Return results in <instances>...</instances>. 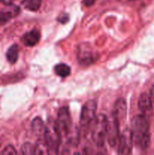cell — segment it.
<instances>
[{"mask_svg":"<svg viewBox=\"0 0 154 155\" xmlns=\"http://www.w3.org/2000/svg\"><path fill=\"white\" fill-rule=\"evenodd\" d=\"M131 134L133 142L141 150H146L150 142L149 126L143 114L137 115L131 122Z\"/></svg>","mask_w":154,"mask_h":155,"instance_id":"obj_1","label":"cell"},{"mask_svg":"<svg viewBox=\"0 0 154 155\" xmlns=\"http://www.w3.org/2000/svg\"><path fill=\"white\" fill-rule=\"evenodd\" d=\"M109 119L104 114H98L95 117L91 130V139L97 147L101 148L104 146L107 139L108 130Z\"/></svg>","mask_w":154,"mask_h":155,"instance_id":"obj_2","label":"cell"},{"mask_svg":"<svg viewBox=\"0 0 154 155\" xmlns=\"http://www.w3.org/2000/svg\"><path fill=\"white\" fill-rule=\"evenodd\" d=\"M44 140L46 142L50 154H57L62 140V136L56 120H49L45 125Z\"/></svg>","mask_w":154,"mask_h":155,"instance_id":"obj_3","label":"cell"},{"mask_svg":"<svg viewBox=\"0 0 154 155\" xmlns=\"http://www.w3.org/2000/svg\"><path fill=\"white\" fill-rule=\"evenodd\" d=\"M96 110L97 102L95 100H89L82 106L80 115V127L83 133H87L91 129L96 117Z\"/></svg>","mask_w":154,"mask_h":155,"instance_id":"obj_4","label":"cell"},{"mask_svg":"<svg viewBox=\"0 0 154 155\" xmlns=\"http://www.w3.org/2000/svg\"><path fill=\"white\" fill-rule=\"evenodd\" d=\"M56 122L61 134L62 139L64 136L68 137L72 133V120L67 107H63L59 110Z\"/></svg>","mask_w":154,"mask_h":155,"instance_id":"obj_5","label":"cell"},{"mask_svg":"<svg viewBox=\"0 0 154 155\" xmlns=\"http://www.w3.org/2000/svg\"><path fill=\"white\" fill-rule=\"evenodd\" d=\"M98 56L88 43L83 42L77 48V59L83 65H90L95 63Z\"/></svg>","mask_w":154,"mask_h":155,"instance_id":"obj_6","label":"cell"},{"mask_svg":"<svg viewBox=\"0 0 154 155\" xmlns=\"http://www.w3.org/2000/svg\"><path fill=\"white\" fill-rule=\"evenodd\" d=\"M133 143L131 130L126 129L120 133L118 142V153L120 154H130L132 151Z\"/></svg>","mask_w":154,"mask_h":155,"instance_id":"obj_7","label":"cell"},{"mask_svg":"<svg viewBox=\"0 0 154 155\" xmlns=\"http://www.w3.org/2000/svg\"><path fill=\"white\" fill-rule=\"evenodd\" d=\"M119 124L113 117L111 120H109L108 130H107V139L110 146L115 147L118 145L120 133H119Z\"/></svg>","mask_w":154,"mask_h":155,"instance_id":"obj_8","label":"cell"},{"mask_svg":"<svg viewBox=\"0 0 154 155\" xmlns=\"http://www.w3.org/2000/svg\"><path fill=\"white\" fill-rule=\"evenodd\" d=\"M113 117L120 124L126 117V102L123 98H119L114 104Z\"/></svg>","mask_w":154,"mask_h":155,"instance_id":"obj_9","label":"cell"},{"mask_svg":"<svg viewBox=\"0 0 154 155\" xmlns=\"http://www.w3.org/2000/svg\"><path fill=\"white\" fill-rule=\"evenodd\" d=\"M7 6L8 7L6 8L0 12V24H5L19 14L20 8L18 6L13 5Z\"/></svg>","mask_w":154,"mask_h":155,"instance_id":"obj_10","label":"cell"},{"mask_svg":"<svg viewBox=\"0 0 154 155\" xmlns=\"http://www.w3.org/2000/svg\"><path fill=\"white\" fill-rule=\"evenodd\" d=\"M138 107L143 114H149L153 109L150 97L148 94L143 93L140 95L138 99Z\"/></svg>","mask_w":154,"mask_h":155,"instance_id":"obj_11","label":"cell"},{"mask_svg":"<svg viewBox=\"0 0 154 155\" xmlns=\"http://www.w3.org/2000/svg\"><path fill=\"white\" fill-rule=\"evenodd\" d=\"M40 36V33H39V32L38 30H33L26 33L23 36L22 42L27 46H34V45H36L39 42Z\"/></svg>","mask_w":154,"mask_h":155,"instance_id":"obj_12","label":"cell"},{"mask_svg":"<svg viewBox=\"0 0 154 155\" xmlns=\"http://www.w3.org/2000/svg\"><path fill=\"white\" fill-rule=\"evenodd\" d=\"M32 130L33 133L39 139H44L45 131V125L40 117H36L32 122Z\"/></svg>","mask_w":154,"mask_h":155,"instance_id":"obj_13","label":"cell"},{"mask_svg":"<svg viewBox=\"0 0 154 155\" xmlns=\"http://www.w3.org/2000/svg\"><path fill=\"white\" fill-rule=\"evenodd\" d=\"M18 55H19V47L18 45L14 44L8 49L7 53H6V58L9 63L13 64L16 63V61H18Z\"/></svg>","mask_w":154,"mask_h":155,"instance_id":"obj_14","label":"cell"},{"mask_svg":"<svg viewBox=\"0 0 154 155\" xmlns=\"http://www.w3.org/2000/svg\"><path fill=\"white\" fill-rule=\"evenodd\" d=\"M54 72L60 77H66L70 74V68L66 64H58L54 67Z\"/></svg>","mask_w":154,"mask_h":155,"instance_id":"obj_15","label":"cell"},{"mask_svg":"<svg viewBox=\"0 0 154 155\" xmlns=\"http://www.w3.org/2000/svg\"><path fill=\"white\" fill-rule=\"evenodd\" d=\"M22 5L26 9L31 12H36L40 8L42 0H23Z\"/></svg>","mask_w":154,"mask_h":155,"instance_id":"obj_16","label":"cell"},{"mask_svg":"<svg viewBox=\"0 0 154 155\" xmlns=\"http://www.w3.org/2000/svg\"><path fill=\"white\" fill-rule=\"evenodd\" d=\"M50 154L49 148L44 139H39L36 145H35V154Z\"/></svg>","mask_w":154,"mask_h":155,"instance_id":"obj_17","label":"cell"},{"mask_svg":"<svg viewBox=\"0 0 154 155\" xmlns=\"http://www.w3.org/2000/svg\"><path fill=\"white\" fill-rule=\"evenodd\" d=\"M21 153L24 154H35V145L30 142H26L21 147Z\"/></svg>","mask_w":154,"mask_h":155,"instance_id":"obj_18","label":"cell"},{"mask_svg":"<svg viewBox=\"0 0 154 155\" xmlns=\"http://www.w3.org/2000/svg\"><path fill=\"white\" fill-rule=\"evenodd\" d=\"M2 154H4V155L17 154V151L16 150H15V148H14L12 145H7V146L3 149L2 152Z\"/></svg>","mask_w":154,"mask_h":155,"instance_id":"obj_19","label":"cell"},{"mask_svg":"<svg viewBox=\"0 0 154 155\" xmlns=\"http://www.w3.org/2000/svg\"><path fill=\"white\" fill-rule=\"evenodd\" d=\"M149 95V97H150V99H151V101H152V106H153V107H154V85L152 86V88H151Z\"/></svg>","mask_w":154,"mask_h":155,"instance_id":"obj_20","label":"cell"},{"mask_svg":"<svg viewBox=\"0 0 154 155\" xmlns=\"http://www.w3.org/2000/svg\"><path fill=\"white\" fill-rule=\"evenodd\" d=\"M68 20H69V17H68L67 15L60 16V18H58V21H60V23H66V21H68Z\"/></svg>","mask_w":154,"mask_h":155,"instance_id":"obj_21","label":"cell"},{"mask_svg":"<svg viewBox=\"0 0 154 155\" xmlns=\"http://www.w3.org/2000/svg\"><path fill=\"white\" fill-rule=\"evenodd\" d=\"M96 0H83V3L86 6H91L95 4Z\"/></svg>","mask_w":154,"mask_h":155,"instance_id":"obj_22","label":"cell"},{"mask_svg":"<svg viewBox=\"0 0 154 155\" xmlns=\"http://www.w3.org/2000/svg\"><path fill=\"white\" fill-rule=\"evenodd\" d=\"M1 2L5 5H12L14 0H1Z\"/></svg>","mask_w":154,"mask_h":155,"instance_id":"obj_23","label":"cell"},{"mask_svg":"<svg viewBox=\"0 0 154 155\" xmlns=\"http://www.w3.org/2000/svg\"><path fill=\"white\" fill-rule=\"evenodd\" d=\"M118 2H128L129 0H116Z\"/></svg>","mask_w":154,"mask_h":155,"instance_id":"obj_24","label":"cell"},{"mask_svg":"<svg viewBox=\"0 0 154 155\" xmlns=\"http://www.w3.org/2000/svg\"><path fill=\"white\" fill-rule=\"evenodd\" d=\"M0 2H1V0H0Z\"/></svg>","mask_w":154,"mask_h":155,"instance_id":"obj_25","label":"cell"}]
</instances>
